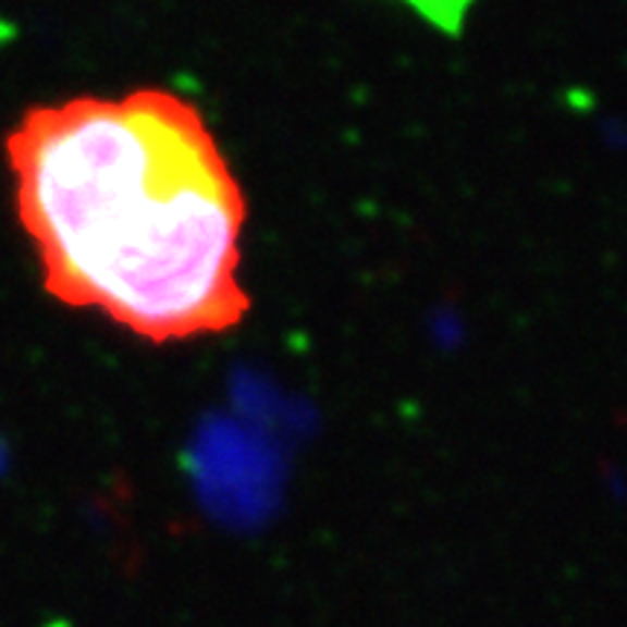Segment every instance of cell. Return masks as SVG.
<instances>
[{
	"mask_svg": "<svg viewBox=\"0 0 627 627\" xmlns=\"http://www.w3.org/2000/svg\"><path fill=\"white\" fill-rule=\"evenodd\" d=\"M21 226L47 294L148 343L224 334L247 200L204 113L160 87L35 104L7 134Z\"/></svg>",
	"mask_w": 627,
	"mask_h": 627,
	"instance_id": "1",
	"label": "cell"
}]
</instances>
